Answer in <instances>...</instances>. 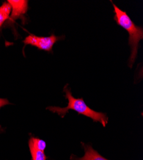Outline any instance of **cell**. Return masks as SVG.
Here are the masks:
<instances>
[{
  "label": "cell",
  "mask_w": 143,
  "mask_h": 160,
  "mask_svg": "<svg viewBox=\"0 0 143 160\" xmlns=\"http://www.w3.org/2000/svg\"><path fill=\"white\" fill-rule=\"evenodd\" d=\"M64 92L66 94L65 97L68 100V106L65 108H61L59 106H49L47 108L48 110L57 113L62 118L67 114L69 110H72L80 115L92 118L94 122H100L103 127L106 126L108 123V117L105 113L96 112L90 108L83 98H74L72 95L70 88H68V85H66L64 87Z\"/></svg>",
  "instance_id": "obj_1"
},
{
  "label": "cell",
  "mask_w": 143,
  "mask_h": 160,
  "mask_svg": "<svg viewBox=\"0 0 143 160\" xmlns=\"http://www.w3.org/2000/svg\"><path fill=\"white\" fill-rule=\"evenodd\" d=\"M114 7V19L117 24L121 26L129 35L128 44L131 48V55L128 60V65L132 68L137 55L139 44L143 39V28L135 25L125 11L122 10L112 3Z\"/></svg>",
  "instance_id": "obj_2"
},
{
  "label": "cell",
  "mask_w": 143,
  "mask_h": 160,
  "mask_svg": "<svg viewBox=\"0 0 143 160\" xmlns=\"http://www.w3.org/2000/svg\"><path fill=\"white\" fill-rule=\"evenodd\" d=\"M62 38V37H57L54 33L49 37H38L34 34H29L23 42L24 45H31L40 50L53 52L52 49L54 44Z\"/></svg>",
  "instance_id": "obj_3"
},
{
  "label": "cell",
  "mask_w": 143,
  "mask_h": 160,
  "mask_svg": "<svg viewBox=\"0 0 143 160\" xmlns=\"http://www.w3.org/2000/svg\"><path fill=\"white\" fill-rule=\"evenodd\" d=\"M7 2L11 6V16L9 19L12 21L21 18L28 11L27 0H8Z\"/></svg>",
  "instance_id": "obj_4"
},
{
  "label": "cell",
  "mask_w": 143,
  "mask_h": 160,
  "mask_svg": "<svg viewBox=\"0 0 143 160\" xmlns=\"http://www.w3.org/2000/svg\"><path fill=\"white\" fill-rule=\"evenodd\" d=\"M85 154L82 158H74V160H109L101 156L91 146L82 143Z\"/></svg>",
  "instance_id": "obj_5"
},
{
  "label": "cell",
  "mask_w": 143,
  "mask_h": 160,
  "mask_svg": "<svg viewBox=\"0 0 143 160\" xmlns=\"http://www.w3.org/2000/svg\"><path fill=\"white\" fill-rule=\"evenodd\" d=\"M11 10V6L7 2H5L2 6H0V28L10 18Z\"/></svg>",
  "instance_id": "obj_6"
},
{
  "label": "cell",
  "mask_w": 143,
  "mask_h": 160,
  "mask_svg": "<svg viewBox=\"0 0 143 160\" xmlns=\"http://www.w3.org/2000/svg\"><path fill=\"white\" fill-rule=\"evenodd\" d=\"M28 145L32 160H46L47 157L44 151L38 150L30 142H28Z\"/></svg>",
  "instance_id": "obj_7"
},
{
  "label": "cell",
  "mask_w": 143,
  "mask_h": 160,
  "mask_svg": "<svg viewBox=\"0 0 143 160\" xmlns=\"http://www.w3.org/2000/svg\"><path fill=\"white\" fill-rule=\"evenodd\" d=\"M28 142L31 143L38 150L44 152V150L46 148V143L44 140L38 138L31 137Z\"/></svg>",
  "instance_id": "obj_8"
},
{
  "label": "cell",
  "mask_w": 143,
  "mask_h": 160,
  "mask_svg": "<svg viewBox=\"0 0 143 160\" xmlns=\"http://www.w3.org/2000/svg\"><path fill=\"white\" fill-rule=\"evenodd\" d=\"M8 104H10V103L8 99L0 98V108H2V107H3V106L8 105Z\"/></svg>",
  "instance_id": "obj_9"
},
{
  "label": "cell",
  "mask_w": 143,
  "mask_h": 160,
  "mask_svg": "<svg viewBox=\"0 0 143 160\" xmlns=\"http://www.w3.org/2000/svg\"><path fill=\"white\" fill-rule=\"evenodd\" d=\"M0 131H2V126H0Z\"/></svg>",
  "instance_id": "obj_10"
}]
</instances>
